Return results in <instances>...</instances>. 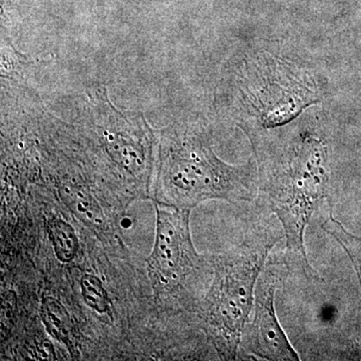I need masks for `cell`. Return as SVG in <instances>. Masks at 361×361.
Returning <instances> with one entry per match:
<instances>
[{"label": "cell", "instance_id": "1", "mask_svg": "<svg viewBox=\"0 0 361 361\" xmlns=\"http://www.w3.org/2000/svg\"><path fill=\"white\" fill-rule=\"evenodd\" d=\"M156 145L155 203L192 210L204 201H251L255 196V164L233 166L221 160L203 126H170L161 130Z\"/></svg>", "mask_w": 361, "mask_h": 361}, {"label": "cell", "instance_id": "9", "mask_svg": "<svg viewBox=\"0 0 361 361\" xmlns=\"http://www.w3.org/2000/svg\"><path fill=\"white\" fill-rule=\"evenodd\" d=\"M80 287L85 301L90 308L99 314L110 313V299L99 278L94 275L85 274L82 278Z\"/></svg>", "mask_w": 361, "mask_h": 361}, {"label": "cell", "instance_id": "2", "mask_svg": "<svg viewBox=\"0 0 361 361\" xmlns=\"http://www.w3.org/2000/svg\"><path fill=\"white\" fill-rule=\"evenodd\" d=\"M327 160L326 146L320 140L300 135L267 188L268 205L283 226L287 249L302 258L308 271L312 270L306 257L304 234L318 204L326 196Z\"/></svg>", "mask_w": 361, "mask_h": 361}, {"label": "cell", "instance_id": "8", "mask_svg": "<svg viewBox=\"0 0 361 361\" xmlns=\"http://www.w3.org/2000/svg\"><path fill=\"white\" fill-rule=\"evenodd\" d=\"M47 232L59 260L65 263L73 260L80 244L73 226L63 219L54 217L47 222Z\"/></svg>", "mask_w": 361, "mask_h": 361}, {"label": "cell", "instance_id": "5", "mask_svg": "<svg viewBox=\"0 0 361 361\" xmlns=\"http://www.w3.org/2000/svg\"><path fill=\"white\" fill-rule=\"evenodd\" d=\"M277 277L267 272L258 282L254 301V317L246 324L241 343L247 351L268 360H300L278 322L274 306Z\"/></svg>", "mask_w": 361, "mask_h": 361}, {"label": "cell", "instance_id": "3", "mask_svg": "<svg viewBox=\"0 0 361 361\" xmlns=\"http://www.w3.org/2000/svg\"><path fill=\"white\" fill-rule=\"evenodd\" d=\"M272 245L245 247L214 261V279L206 296L207 331L218 353L235 360L254 307L255 286Z\"/></svg>", "mask_w": 361, "mask_h": 361}, {"label": "cell", "instance_id": "4", "mask_svg": "<svg viewBox=\"0 0 361 361\" xmlns=\"http://www.w3.org/2000/svg\"><path fill=\"white\" fill-rule=\"evenodd\" d=\"M155 206L156 236L148 260L149 277L157 291H178L202 263L190 232L191 210L160 203Z\"/></svg>", "mask_w": 361, "mask_h": 361}, {"label": "cell", "instance_id": "6", "mask_svg": "<svg viewBox=\"0 0 361 361\" xmlns=\"http://www.w3.org/2000/svg\"><path fill=\"white\" fill-rule=\"evenodd\" d=\"M59 193L66 205L82 222L96 229L103 227V211L87 192L73 185L66 184L61 187Z\"/></svg>", "mask_w": 361, "mask_h": 361}, {"label": "cell", "instance_id": "7", "mask_svg": "<svg viewBox=\"0 0 361 361\" xmlns=\"http://www.w3.org/2000/svg\"><path fill=\"white\" fill-rule=\"evenodd\" d=\"M40 315L49 334L56 341L63 342L68 348H71L73 324L63 304L52 297H47L42 301Z\"/></svg>", "mask_w": 361, "mask_h": 361}]
</instances>
